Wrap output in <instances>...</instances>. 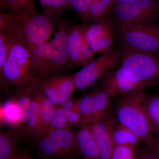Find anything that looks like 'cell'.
Wrapping results in <instances>:
<instances>
[{
	"label": "cell",
	"mask_w": 159,
	"mask_h": 159,
	"mask_svg": "<svg viewBox=\"0 0 159 159\" xmlns=\"http://www.w3.org/2000/svg\"><path fill=\"white\" fill-rule=\"evenodd\" d=\"M144 90L137 89L119 96L115 113L119 123L134 132L151 151L157 138L145 107Z\"/></svg>",
	"instance_id": "obj_1"
},
{
	"label": "cell",
	"mask_w": 159,
	"mask_h": 159,
	"mask_svg": "<svg viewBox=\"0 0 159 159\" xmlns=\"http://www.w3.org/2000/svg\"><path fill=\"white\" fill-rule=\"evenodd\" d=\"M119 64L125 76L142 87L159 81V56L121 46Z\"/></svg>",
	"instance_id": "obj_2"
},
{
	"label": "cell",
	"mask_w": 159,
	"mask_h": 159,
	"mask_svg": "<svg viewBox=\"0 0 159 159\" xmlns=\"http://www.w3.org/2000/svg\"><path fill=\"white\" fill-rule=\"evenodd\" d=\"M14 19L7 34L30 51L48 41L53 29V20L45 14L25 13L13 15Z\"/></svg>",
	"instance_id": "obj_3"
},
{
	"label": "cell",
	"mask_w": 159,
	"mask_h": 159,
	"mask_svg": "<svg viewBox=\"0 0 159 159\" xmlns=\"http://www.w3.org/2000/svg\"><path fill=\"white\" fill-rule=\"evenodd\" d=\"M9 54L0 77L1 88L9 86L25 87L35 77L31 67V54L25 46L9 36Z\"/></svg>",
	"instance_id": "obj_4"
},
{
	"label": "cell",
	"mask_w": 159,
	"mask_h": 159,
	"mask_svg": "<svg viewBox=\"0 0 159 159\" xmlns=\"http://www.w3.org/2000/svg\"><path fill=\"white\" fill-rule=\"evenodd\" d=\"M76 133L73 127L46 132L35 142L41 159H74L77 150Z\"/></svg>",
	"instance_id": "obj_5"
},
{
	"label": "cell",
	"mask_w": 159,
	"mask_h": 159,
	"mask_svg": "<svg viewBox=\"0 0 159 159\" xmlns=\"http://www.w3.org/2000/svg\"><path fill=\"white\" fill-rule=\"evenodd\" d=\"M113 12L116 26H148L155 24L159 14V0H135L114 4Z\"/></svg>",
	"instance_id": "obj_6"
},
{
	"label": "cell",
	"mask_w": 159,
	"mask_h": 159,
	"mask_svg": "<svg viewBox=\"0 0 159 159\" xmlns=\"http://www.w3.org/2000/svg\"><path fill=\"white\" fill-rule=\"evenodd\" d=\"M120 57V49H112L101 53L99 57L83 66L82 68L73 75L76 89L85 90L93 85L111 68L119 62Z\"/></svg>",
	"instance_id": "obj_7"
},
{
	"label": "cell",
	"mask_w": 159,
	"mask_h": 159,
	"mask_svg": "<svg viewBox=\"0 0 159 159\" xmlns=\"http://www.w3.org/2000/svg\"><path fill=\"white\" fill-rule=\"evenodd\" d=\"M111 98L99 87L79 97L80 119L77 127L92 125L111 116Z\"/></svg>",
	"instance_id": "obj_8"
},
{
	"label": "cell",
	"mask_w": 159,
	"mask_h": 159,
	"mask_svg": "<svg viewBox=\"0 0 159 159\" xmlns=\"http://www.w3.org/2000/svg\"><path fill=\"white\" fill-rule=\"evenodd\" d=\"M116 27L122 45L138 51L159 53V34L156 31L145 26Z\"/></svg>",
	"instance_id": "obj_9"
},
{
	"label": "cell",
	"mask_w": 159,
	"mask_h": 159,
	"mask_svg": "<svg viewBox=\"0 0 159 159\" xmlns=\"http://www.w3.org/2000/svg\"><path fill=\"white\" fill-rule=\"evenodd\" d=\"M87 26L77 25L69 29L67 48L69 59L75 65L84 66L95 58V53L92 51L86 39Z\"/></svg>",
	"instance_id": "obj_10"
},
{
	"label": "cell",
	"mask_w": 159,
	"mask_h": 159,
	"mask_svg": "<svg viewBox=\"0 0 159 159\" xmlns=\"http://www.w3.org/2000/svg\"><path fill=\"white\" fill-rule=\"evenodd\" d=\"M43 93L55 105H61L66 102L76 90L73 75L51 74L42 79Z\"/></svg>",
	"instance_id": "obj_11"
},
{
	"label": "cell",
	"mask_w": 159,
	"mask_h": 159,
	"mask_svg": "<svg viewBox=\"0 0 159 159\" xmlns=\"http://www.w3.org/2000/svg\"><path fill=\"white\" fill-rule=\"evenodd\" d=\"M114 24L108 16L87 26L86 39L95 54L104 53L113 49Z\"/></svg>",
	"instance_id": "obj_12"
},
{
	"label": "cell",
	"mask_w": 159,
	"mask_h": 159,
	"mask_svg": "<svg viewBox=\"0 0 159 159\" xmlns=\"http://www.w3.org/2000/svg\"><path fill=\"white\" fill-rule=\"evenodd\" d=\"M99 87L111 97L121 96L137 89L144 88L125 76L119 62L106 73Z\"/></svg>",
	"instance_id": "obj_13"
},
{
	"label": "cell",
	"mask_w": 159,
	"mask_h": 159,
	"mask_svg": "<svg viewBox=\"0 0 159 159\" xmlns=\"http://www.w3.org/2000/svg\"><path fill=\"white\" fill-rule=\"evenodd\" d=\"M58 24L59 29L51 41L50 75L57 74L65 69L69 63H71L67 48V39L70 28L61 22Z\"/></svg>",
	"instance_id": "obj_14"
},
{
	"label": "cell",
	"mask_w": 159,
	"mask_h": 159,
	"mask_svg": "<svg viewBox=\"0 0 159 159\" xmlns=\"http://www.w3.org/2000/svg\"><path fill=\"white\" fill-rule=\"evenodd\" d=\"M116 120L111 115L100 122L87 125L96 140L100 159H111L115 146L113 132Z\"/></svg>",
	"instance_id": "obj_15"
},
{
	"label": "cell",
	"mask_w": 159,
	"mask_h": 159,
	"mask_svg": "<svg viewBox=\"0 0 159 159\" xmlns=\"http://www.w3.org/2000/svg\"><path fill=\"white\" fill-rule=\"evenodd\" d=\"M42 78L38 76L34 77L31 84V101L29 118L24 132L26 136L33 138L38 125L40 110V95Z\"/></svg>",
	"instance_id": "obj_16"
},
{
	"label": "cell",
	"mask_w": 159,
	"mask_h": 159,
	"mask_svg": "<svg viewBox=\"0 0 159 159\" xmlns=\"http://www.w3.org/2000/svg\"><path fill=\"white\" fill-rule=\"evenodd\" d=\"M76 141L77 150L83 159H100L96 140L87 125L76 131Z\"/></svg>",
	"instance_id": "obj_17"
},
{
	"label": "cell",
	"mask_w": 159,
	"mask_h": 159,
	"mask_svg": "<svg viewBox=\"0 0 159 159\" xmlns=\"http://www.w3.org/2000/svg\"><path fill=\"white\" fill-rule=\"evenodd\" d=\"M51 42L42 44L30 51L31 67L34 76L44 78L50 75Z\"/></svg>",
	"instance_id": "obj_18"
},
{
	"label": "cell",
	"mask_w": 159,
	"mask_h": 159,
	"mask_svg": "<svg viewBox=\"0 0 159 159\" xmlns=\"http://www.w3.org/2000/svg\"><path fill=\"white\" fill-rule=\"evenodd\" d=\"M22 129L12 128L0 131V159H15L20 152L17 144L22 134Z\"/></svg>",
	"instance_id": "obj_19"
},
{
	"label": "cell",
	"mask_w": 159,
	"mask_h": 159,
	"mask_svg": "<svg viewBox=\"0 0 159 159\" xmlns=\"http://www.w3.org/2000/svg\"><path fill=\"white\" fill-rule=\"evenodd\" d=\"M56 107L57 106L45 96L42 89L38 125L36 132L32 138L34 142L46 133L53 119Z\"/></svg>",
	"instance_id": "obj_20"
},
{
	"label": "cell",
	"mask_w": 159,
	"mask_h": 159,
	"mask_svg": "<svg viewBox=\"0 0 159 159\" xmlns=\"http://www.w3.org/2000/svg\"><path fill=\"white\" fill-rule=\"evenodd\" d=\"M79 99V97L75 98L72 97L63 104L57 106L53 119L46 132L53 129L68 127L70 113L77 105Z\"/></svg>",
	"instance_id": "obj_21"
},
{
	"label": "cell",
	"mask_w": 159,
	"mask_h": 159,
	"mask_svg": "<svg viewBox=\"0 0 159 159\" xmlns=\"http://www.w3.org/2000/svg\"><path fill=\"white\" fill-rule=\"evenodd\" d=\"M113 138L115 146L125 145L136 150L142 142L134 132L119 122L114 129Z\"/></svg>",
	"instance_id": "obj_22"
},
{
	"label": "cell",
	"mask_w": 159,
	"mask_h": 159,
	"mask_svg": "<svg viewBox=\"0 0 159 159\" xmlns=\"http://www.w3.org/2000/svg\"><path fill=\"white\" fill-rule=\"evenodd\" d=\"M1 122L12 125V128L22 129L20 128L19 111L15 97L1 106Z\"/></svg>",
	"instance_id": "obj_23"
},
{
	"label": "cell",
	"mask_w": 159,
	"mask_h": 159,
	"mask_svg": "<svg viewBox=\"0 0 159 159\" xmlns=\"http://www.w3.org/2000/svg\"><path fill=\"white\" fill-rule=\"evenodd\" d=\"M114 4V0H92L86 22L93 23L108 17Z\"/></svg>",
	"instance_id": "obj_24"
},
{
	"label": "cell",
	"mask_w": 159,
	"mask_h": 159,
	"mask_svg": "<svg viewBox=\"0 0 159 159\" xmlns=\"http://www.w3.org/2000/svg\"><path fill=\"white\" fill-rule=\"evenodd\" d=\"M1 6L12 15L25 13L37 14L34 0H1Z\"/></svg>",
	"instance_id": "obj_25"
},
{
	"label": "cell",
	"mask_w": 159,
	"mask_h": 159,
	"mask_svg": "<svg viewBox=\"0 0 159 159\" xmlns=\"http://www.w3.org/2000/svg\"><path fill=\"white\" fill-rule=\"evenodd\" d=\"M20 90L16 97V103L19 111L20 122L22 125L27 124L29 118V109L31 101V82L25 87L20 88Z\"/></svg>",
	"instance_id": "obj_26"
},
{
	"label": "cell",
	"mask_w": 159,
	"mask_h": 159,
	"mask_svg": "<svg viewBox=\"0 0 159 159\" xmlns=\"http://www.w3.org/2000/svg\"><path fill=\"white\" fill-rule=\"evenodd\" d=\"M145 106L154 132L159 138V94H146Z\"/></svg>",
	"instance_id": "obj_27"
},
{
	"label": "cell",
	"mask_w": 159,
	"mask_h": 159,
	"mask_svg": "<svg viewBox=\"0 0 159 159\" xmlns=\"http://www.w3.org/2000/svg\"><path fill=\"white\" fill-rule=\"evenodd\" d=\"M39 1L42 6L44 14L51 16L58 14L69 7L67 0H39Z\"/></svg>",
	"instance_id": "obj_28"
},
{
	"label": "cell",
	"mask_w": 159,
	"mask_h": 159,
	"mask_svg": "<svg viewBox=\"0 0 159 159\" xmlns=\"http://www.w3.org/2000/svg\"><path fill=\"white\" fill-rule=\"evenodd\" d=\"M69 7L74 10L78 16L86 21L92 0H67Z\"/></svg>",
	"instance_id": "obj_29"
},
{
	"label": "cell",
	"mask_w": 159,
	"mask_h": 159,
	"mask_svg": "<svg viewBox=\"0 0 159 159\" xmlns=\"http://www.w3.org/2000/svg\"><path fill=\"white\" fill-rule=\"evenodd\" d=\"M137 150L125 145H117L114 147L111 159H139Z\"/></svg>",
	"instance_id": "obj_30"
},
{
	"label": "cell",
	"mask_w": 159,
	"mask_h": 159,
	"mask_svg": "<svg viewBox=\"0 0 159 159\" xmlns=\"http://www.w3.org/2000/svg\"><path fill=\"white\" fill-rule=\"evenodd\" d=\"M9 36L0 31V77H2L4 66L9 54Z\"/></svg>",
	"instance_id": "obj_31"
},
{
	"label": "cell",
	"mask_w": 159,
	"mask_h": 159,
	"mask_svg": "<svg viewBox=\"0 0 159 159\" xmlns=\"http://www.w3.org/2000/svg\"><path fill=\"white\" fill-rule=\"evenodd\" d=\"M14 19L12 15L1 12L0 14V31L7 34Z\"/></svg>",
	"instance_id": "obj_32"
},
{
	"label": "cell",
	"mask_w": 159,
	"mask_h": 159,
	"mask_svg": "<svg viewBox=\"0 0 159 159\" xmlns=\"http://www.w3.org/2000/svg\"><path fill=\"white\" fill-rule=\"evenodd\" d=\"M151 151L159 159V138H157L156 142Z\"/></svg>",
	"instance_id": "obj_33"
},
{
	"label": "cell",
	"mask_w": 159,
	"mask_h": 159,
	"mask_svg": "<svg viewBox=\"0 0 159 159\" xmlns=\"http://www.w3.org/2000/svg\"><path fill=\"white\" fill-rule=\"evenodd\" d=\"M139 159H159V158L157 156H156L151 151L148 152H147V153L143 155L142 157H141L139 158Z\"/></svg>",
	"instance_id": "obj_34"
},
{
	"label": "cell",
	"mask_w": 159,
	"mask_h": 159,
	"mask_svg": "<svg viewBox=\"0 0 159 159\" xmlns=\"http://www.w3.org/2000/svg\"><path fill=\"white\" fill-rule=\"evenodd\" d=\"M15 159H33L32 157L27 152H19Z\"/></svg>",
	"instance_id": "obj_35"
},
{
	"label": "cell",
	"mask_w": 159,
	"mask_h": 159,
	"mask_svg": "<svg viewBox=\"0 0 159 159\" xmlns=\"http://www.w3.org/2000/svg\"><path fill=\"white\" fill-rule=\"evenodd\" d=\"M150 29H152L153 31H156L159 34V24H153L147 26Z\"/></svg>",
	"instance_id": "obj_36"
},
{
	"label": "cell",
	"mask_w": 159,
	"mask_h": 159,
	"mask_svg": "<svg viewBox=\"0 0 159 159\" xmlns=\"http://www.w3.org/2000/svg\"><path fill=\"white\" fill-rule=\"evenodd\" d=\"M134 1L135 0H114V4H124L131 2Z\"/></svg>",
	"instance_id": "obj_37"
}]
</instances>
